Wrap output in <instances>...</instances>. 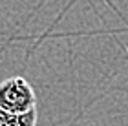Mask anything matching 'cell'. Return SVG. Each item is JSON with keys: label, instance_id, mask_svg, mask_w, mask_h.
Wrapping results in <instances>:
<instances>
[{"label": "cell", "instance_id": "obj_3", "mask_svg": "<svg viewBox=\"0 0 128 126\" xmlns=\"http://www.w3.org/2000/svg\"><path fill=\"white\" fill-rule=\"evenodd\" d=\"M126 55H128V48H126Z\"/></svg>", "mask_w": 128, "mask_h": 126}, {"label": "cell", "instance_id": "obj_2", "mask_svg": "<svg viewBox=\"0 0 128 126\" xmlns=\"http://www.w3.org/2000/svg\"><path fill=\"white\" fill-rule=\"evenodd\" d=\"M0 126H37V110L15 115L0 108Z\"/></svg>", "mask_w": 128, "mask_h": 126}, {"label": "cell", "instance_id": "obj_1", "mask_svg": "<svg viewBox=\"0 0 128 126\" xmlns=\"http://www.w3.org/2000/svg\"><path fill=\"white\" fill-rule=\"evenodd\" d=\"M0 108L15 115L37 110V95L24 77H9L0 82Z\"/></svg>", "mask_w": 128, "mask_h": 126}]
</instances>
